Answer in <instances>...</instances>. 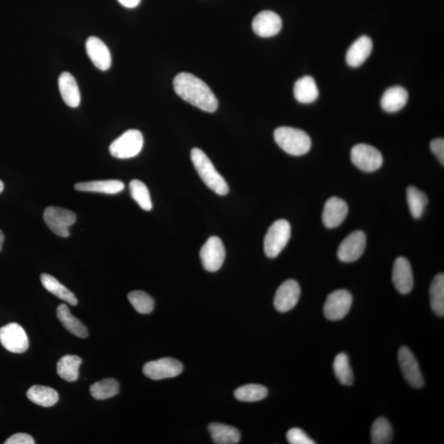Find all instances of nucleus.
Returning <instances> with one entry per match:
<instances>
[{
	"instance_id": "obj_1",
	"label": "nucleus",
	"mask_w": 444,
	"mask_h": 444,
	"mask_svg": "<svg viewBox=\"0 0 444 444\" xmlns=\"http://www.w3.org/2000/svg\"><path fill=\"white\" fill-rule=\"evenodd\" d=\"M173 85L178 97L191 105L209 113L218 110V98L200 78L191 73H181L175 78Z\"/></svg>"
},
{
	"instance_id": "obj_2",
	"label": "nucleus",
	"mask_w": 444,
	"mask_h": 444,
	"mask_svg": "<svg viewBox=\"0 0 444 444\" xmlns=\"http://www.w3.org/2000/svg\"><path fill=\"white\" fill-rule=\"evenodd\" d=\"M191 160H192L199 176L210 189L214 191L220 196H224L229 193V186H228L225 178L220 175L209 156L201 149H192Z\"/></svg>"
},
{
	"instance_id": "obj_3",
	"label": "nucleus",
	"mask_w": 444,
	"mask_h": 444,
	"mask_svg": "<svg viewBox=\"0 0 444 444\" xmlns=\"http://www.w3.org/2000/svg\"><path fill=\"white\" fill-rule=\"evenodd\" d=\"M274 139L282 150L292 156H302L311 148L310 137L305 131L292 127L277 128Z\"/></svg>"
},
{
	"instance_id": "obj_4",
	"label": "nucleus",
	"mask_w": 444,
	"mask_h": 444,
	"mask_svg": "<svg viewBox=\"0 0 444 444\" xmlns=\"http://www.w3.org/2000/svg\"><path fill=\"white\" fill-rule=\"evenodd\" d=\"M290 238V225L286 220H277L269 227L264 238L265 255L270 259L277 258L284 250Z\"/></svg>"
},
{
	"instance_id": "obj_5",
	"label": "nucleus",
	"mask_w": 444,
	"mask_h": 444,
	"mask_svg": "<svg viewBox=\"0 0 444 444\" xmlns=\"http://www.w3.org/2000/svg\"><path fill=\"white\" fill-rule=\"evenodd\" d=\"M143 147L142 132L137 130H128L114 141L110 146L112 156L118 159H128L138 156Z\"/></svg>"
},
{
	"instance_id": "obj_6",
	"label": "nucleus",
	"mask_w": 444,
	"mask_h": 444,
	"mask_svg": "<svg viewBox=\"0 0 444 444\" xmlns=\"http://www.w3.org/2000/svg\"><path fill=\"white\" fill-rule=\"evenodd\" d=\"M351 159L357 168L364 172H376L384 163L381 152L364 143L357 144L351 149Z\"/></svg>"
},
{
	"instance_id": "obj_7",
	"label": "nucleus",
	"mask_w": 444,
	"mask_h": 444,
	"mask_svg": "<svg viewBox=\"0 0 444 444\" xmlns=\"http://www.w3.org/2000/svg\"><path fill=\"white\" fill-rule=\"evenodd\" d=\"M45 222L56 235L67 238L69 227L75 223L77 218L73 211L58 207H49L44 213Z\"/></svg>"
},
{
	"instance_id": "obj_8",
	"label": "nucleus",
	"mask_w": 444,
	"mask_h": 444,
	"mask_svg": "<svg viewBox=\"0 0 444 444\" xmlns=\"http://www.w3.org/2000/svg\"><path fill=\"white\" fill-rule=\"evenodd\" d=\"M351 294L346 290H335L327 298L323 313L331 321L341 320L349 313L352 305Z\"/></svg>"
},
{
	"instance_id": "obj_9",
	"label": "nucleus",
	"mask_w": 444,
	"mask_h": 444,
	"mask_svg": "<svg viewBox=\"0 0 444 444\" xmlns=\"http://www.w3.org/2000/svg\"><path fill=\"white\" fill-rule=\"evenodd\" d=\"M0 342L12 353L21 354L29 347L26 331L18 323H11L0 329Z\"/></svg>"
},
{
	"instance_id": "obj_10",
	"label": "nucleus",
	"mask_w": 444,
	"mask_h": 444,
	"mask_svg": "<svg viewBox=\"0 0 444 444\" xmlns=\"http://www.w3.org/2000/svg\"><path fill=\"white\" fill-rule=\"evenodd\" d=\"M202 264L207 271L214 272L222 268L226 258V250L222 239L211 236L201 248Z\"/></svg>"
},
{
	"instance_id": "obj_11",
	"label": "nucleus",
	"mask_w": 444,
	"mask_h": 444,
	"mask_svg": "<svg viewBox=\"0 0 444 444\" xmlns=\"http://www.w3.org/2000/svg\"><path fill=\"white\" fill-rule=\"evenodd\" d=\"M366 246V235L362 231H356L343 240L338 248V257L342 262L352 263L364 254Z\"/></svg>"
},
{
	"instance_id": "obj_12",
	"label": "nucleus",
	"mask_w": 444,
	"mask_h": 444,
	"mask_svg": "<svg viewBox=\"0 0 444 444\" xmlns=\"http://www.w3.org/2000/svg\"><path fill=\"white\" fill-rule=\"evenodd\" d=\"M144 375L152 380H161L176 377L183 371V364L172 358L150 361L144 365Z\"/></svg>"
},
{
	"instance_id": "obj_13",
	"label": "nucleus",
	"mask_w": 444,
	"mask_h": 444,
	"mask_svg": "<svg viewBox=\"0 0 444 444\" xmlns=\"http://www.w3.org/2000/svg\"><path fill=\"white\" fill-rule=\"evenodd\" d=\"M398 361L405 379L413 388H421L425 384L420 365L408 347H402L398 351Z\"/></svg>"
},
{
	"instance_id": "obj_14",
	"label": "nucleus",
	"mask_w": 444,
	"mask_h": 444,
	"mask_svg": "<svg viewBox=\"0 0 444 444\" xmlns=\"http://www.w3.org/2000/svg\"><path fill=\"white\" fill-rule=\"evenodd\" d=\"M301 293V288L297 281H285L277 290L274 298V306L279 312H288L297 305Z\"/></svg>"
},
{
	"instance_id": "obj_15",
	"label": "nucleus",
	"mask_w": 444,
	"mask_h": 444,
	"mask_svg": "<svg viewBox=\"0 0 444 444\" xmlns=\"http://www.w3.org/2000/svg\"><path fill=\"white\" fill-rule=\"evenodd\" d=\"M282 27L281 16L270 10L260 12L252 23L253 31L261 37H271L280 32Z\"/></svg>"
},
{
	"instance_id": "obj_16",
	"label": "nucleus",
	"mask_w": 444,
	"mask_h": 444,
	"mask_svg": "<svg viewBox=\"0 0 444 444\" xmlns=\"http://www.w3.org/2000/svg\"><path fill=\"white\" fill-rule=\"evenodd\" d=\"M393 282L398 292L406 294L412 292L414 278L412 266L404 257H399L394 262Z\"/></svg>"
},
{
	"instance_id": "obj_17",
	"label": "nucleus",
	"mask_w": 444,
	"mask_h": 444,
	"mask_svg": "<svg viewBox=\"0 0 444 444\" xmlns=\"http://www.w3.org/2000/svg\"><path fill=\"white\" fill-rule=\"evenodd\" d=\"M348 214V206L342 198L333 197L325 203L323 211V222L329 229L341 225Z\"/></svg>"
},
{
	"instance_id": "obj_18",
	"label": "nucleus",
	"mask_w": 444,
	"mask_h": 444,
	"mask_svg": "<svg viewBox=\"0 0 444 444\" xmlns=\"http://www.w3.org/2000/svg\"><path fill=\"white\" fill-rule=\"evenodd\" d=\"M86 51L95 67L102 71H106L110 68V52L102 40L95 36H90L86 40Z\"/></svg>"
},
{
	"instance_id": "obj_19",
	"label": "nucleus",
	"mask_w": 444,
	"mask_h": 444,
	"mask_svg": "<svg viewBox=\"0 0 444 444\" xmlns=\"http://www.w3.org/2000/svg\"><path fill=\"white\" fill-rule=\"evenodd\" d=\"M372 49L373 41L369 36L359 37L348 49L346 56L347 63L352 68L359 67L371 56Z\"/></svg>"
},
{
	"instance_id": "obj_20",
	"label": "nucleus",
	"mask_w": 444,
	"mask_h": 444,
	"mask_svg": "<svg viewBox=\"0 0 444 444\" xmlns=\"http://www.w3.org/2000/svg\"><path fill=\"white\" fill-rule=\"evenodd\" d=\"M59 89L66 105L77 108L80 105L81 94L77 81L71 73L64 72L59 78Z\"/></svg>"
},
{
	"instance_id": "obj_21",
	"label": "nucleus",
	"mask_w": 444,
	"mask_h": 444,
	"mask_svg": "<svg viewBox=\"0 0 444 444\" xmlns=\"http://www.w3.org/2000/svg\"><path fill=\"white\" fill-rule=\"evenodd\" d=\"M408 100V93L401 86H393L386 90L381 99V106L388 113H394L406 106Z\"/></svg>"
},
{
	"instance_id": "obj_22",
	"label": "nucleus",
	"mask_w": 444,
	"mask_h": 444,
	"mask_svg": "<svg viewBox=\"0 0 444 444\" xmlns=\"http://www.w3.org/2000/svg\"><path fill=\"white\" fill-rule=\"evenodd\" d=\"M57 317L61 323V325L78 338H86L89 336V331L80 319L74 317L70 312L69 307L65 304L58 306Z\"/></svg>"
},
{
	"instance_id": "obj_23",
	"label": "nucleus",
	"mask_w": 444,
	"mask_h": 444,
	"mask_svg": "<svg viewBox=\"0 0 444 444\" xmlns=\"http://www.w3.org/2000/svg\"><path fill=\"white\" fill-rule=\"evenodd\" d=\"M75 189L81 192H93L105 194H116L124 189V184L122 181L109 180L78 183L75 185Z\"/></svg>"
},
{
	"instance_id": "obj_24",
	"label": "nucleus",
	"mask_w": 444,
	"mask_h": 444,
	"mask_svg": "<svg viewBox=\"0 0 444 444\" xmlns=\"http://www.w3.org/2000/svg\"><path fill=\"white\" fill-rule=\"evenodd\" d=\"M294 95L301 103L308 104L316 101L318 89L314 78L305 76L297 80L294 86Z\"/></svg>"
},
{
	"instance_id": "obj_25",
	"label": "nucleus",
	"mask_w": 444,
	"mask_h": 444,
	"mask_svg": "<svg viewBox=\"0 0 444 444\" xmlns=\"http://www.w3.org/2000/svg\"><path fill=\"white\" fill-rule=\"evenodd\" d=\"M27 396L29 400L43 408H51L59 401V394L55 389L45 386L35 385L29 388Z\"/></svg>"
},
{
	"instance_id": "obj_26",
	"label": "nucleus",
	"mask_w": 444,
	"mask_h": 444,
	"mask_svg": "<svg viewBox=\"0 0 444 444\" xmlns=\"http://www.w3.org/2000/svg\"><path fill=\"white\" fill-rule=\"evenodd\" d=\"M41 283L47 290L49 293L54 294L60 300L69 303L71 305H77L78 300L73 292H70L68 288H66L64 285H62L56 278L49 275V274H41L40 276Z\"/></svg>"
},
{
	"instance_id": "obj_27",
	"label": "nucleus",
	"mask_w": 444,
	"mask_h": 444,
	"mask_svg": "<svg viewBox=\"0 0 444 444\" xmlns=\"http://www.w3.org/2000/svg\"><path fill=\"white\" fill-rule=\"evenodd\" d=\"M209 430L215 443L235 444L240 441L239 431L235 427L213 423L209 426Z\"/></svg>"
},
{
	"instance_id": "obj_28",
	"label": "nucleus",
	"mask_w": 444,
	"mask_h": 444,
	"mask_svg": "<svg viewBox=\"0 0 444 444\" xmlns=\"http://www.w3.org/2000/svg\"><path fill=\"white\" fill-rule=\"evenodd\" d=\"M82 361L80 357L67 355L62 357L57 364V373L61 379L75 382L80 376V367Z\"/></svg>"
},
{
	"instance_id": "obj_29",
	"label": "nucleus",
	"mask_w": 444,
	"mask_h": 444,
	"mask_svg": "<svg viewBox=\"0 0 444 444\" xmlns=\"http://www.w3.org/2000/svg\"><path fill=\"white\" fill-rule=\"evenodd\" d=\"M406 198H408L410 214L413 218H421L427 205H428L429 200L427 195L417 187L409 186L406 189Z\"/></svg>"
},
{
	"instance_id": "obj_30",
	"label": "nucleus",
	"mask_w": 444,
	"mask_h": 444,
	"mask_svg": "<svg viewBox=\"0 0 444 444\" xmlns=\"http://www.w3.org/2000/svg\"><path fill=\"white\" fill-rule=\"evenodd\" d=\"M430 305L435 314L443 317L444 315V275L438 274L430 285Z\"/></svg>"
},
{
	"instance_id": "obj_31",
	"label": "nucleus",
	"mask_w": 444,
	"mask_h": 444,
	"mask_svg": "<svg viewBox=\"0 0 444 444\" xmlns=\"http://www.w3.org/2000/svg\"><path fill=\"white\" fill-rule=\"evenodd\" d=\"M119 384L117 380L106 379L97 382L91 386L90 393L95 400H106L119 393Z\"/></svg>"
},
{
	"instance_id": "obj_32",
	"label": "nucleus",
	"mask_w": 444,
	"mask_h": 444,
	"mask_svg": "<svg viewBox=\"0 0 444 444\" xmlns=\"http://www.w3.org/2000/svg\"><path fill=\"white\" fill-rule=\"evenodd\" d=\"M393 431L387 419L380 417L373 422L371 441L373 444H388L392 442Z\"/></svg>"
},
{
	"instance_id": "obj_33",
	"label": "nucleus",
	"mask_w": 444,
	"mask_h": 444,
	"mask_svg": "<svg viewBox=\"0 0 444 444\" xmlns=\"http://www.w3.org/2000/svg\"><path fill=\"white\" fill-rule=\"evenodd\" d=\"M334 369L336 377L343 385L351 386L353 384V372L351 368L349 358L345 353H340L334 360Z\"/></svg>"
},
{
	"instance_id": "obj_34",
	"label": "nucleus",
	"mask_w": 444,
	"mask_h": 444,
	"mask_svg": "<svg viewBox=\"0 0 444 444\" xmlns=\"http://www.w3.org/2000/svg\"><path fill=\"white\" fill-rule=\"evenodd\" d=\"M268 394V389L264 386L248 384L236 389L235 397L239 401L254 402L264 399Z\"/></svg>"
},
{
	"instance_id": "obj_35",
	"label": "nucleus",
	"mask_w": 444,
	"mask_h": 444,
	"mask_svg": "<svg viewBox=\"0 0 444 444\" xmlns=\"http://www.w3.org/2000/svg\"><path fill=\"white\" fill-rule=\"evenodd\" d=\"M130 189L132 198L138 203L141 209L145 211L152 209L150 194H149L148 187L145 185L144 183L138 180H132Z\"/></svg>"
},
{
	"instance_id": "obj_36",
	"label": "nucleus",
	"mask_w": 444,
	"mask_h": 444,
	"mask_svg": "<svg viewBox=\"0 0 444 444\" xmlns=\"http://www.w3.org/2000/svg\"><path fill=\"white\" fill-rule=\"evenodd\" d=\"M128 301L137 312L142 314H148L154 309V301L142 290H135L128 294Z\"/></svg>"
},
{
	"instance_id": "obj_37",
	"label": "nucleus",
	"mask_w": 444,
	"mask_h": 444,
	"mask_svg": "<svg viewBox=\"0 0 444 444\" xmlns=\"http://www.w3.org/2000/svg\"><path fill=\"white\" fill-rule=\"evenodd\" d=\"M286 438L290 444H314L312 441L304 431L299 428H293L288 431Z\"/></svg>"
},
{
	"instance_id": "obj_38",
	"label": "nucleus",
	"mask_w": 444,
	"mask_h": 444,
	"mask_svg": "<svg viewBox=\"0 0 444 444\" xmlns=\"http://www.w3.org/2000/svg\"><path fill=\"white\" fill-rule=\"evenodd\" d=\"M431 151L435 156L442 165H444V139L443 138L435 139L430 143Z\"/></svg>"
},
{
	"instance_id": "obj_39",
	"label": "nucleus",
	"mask_w": 444,
	"mask_h": 444,
	"mask_svg": "<svg viewBox=\"0 0 444 444\" xmlns=\"http://www.w3.org/2000/svg\"><path fill=\"white\" fill-rule=\"evenodd\" d=\"M5 444H34V439L27 434H15L12 435L10 439H8Z\"/></svg>"
},
{
	"instance_id": "obj_40",
	"label": "nucleus",
	"mask_w": 444,
	"mask_h": 444,
	"mask_svg": "<svg viewBox=\"0 0 444 444\" xmlns=\"http://www.w3.org/2000/svg\"><path fill=\"white\" fill-rule=\"evenodd\" d=\"M118 1L124 7L134 8L139 5L141 0H118Z\"/></svg>"
},
{
	"instance_id": "obj_41",
	"label": "nucleus",
	"mask_w": 444,
	"mask_h": 444,
	"mask_svg": "<svg viewBox=\"0 0 444 444\" xmlns=\"http://www.w3.org/2000/svg\"><path fill=\"white\" fill-rule=\"evenodd\" d=\"M3 240H4V235L3 234V232L0 231V251H1L2 250Z\"/></svg>"
},
{
	"instance_id": "obj_42",
	"label": "nucleus",
	"mask_w": 444,
	"mask_h": 444,
	"mask_svg": "<svg viewBox=\"0 0 444 444\" xmlns=\"http://www.w3.org/2000/svg\"><path fill=\"white\" fill-rule=\"evenodd\" d=\"M3 188H4L3 183L1 180H0V194L3 192Z\"/></svg>"
}]
</instances>
